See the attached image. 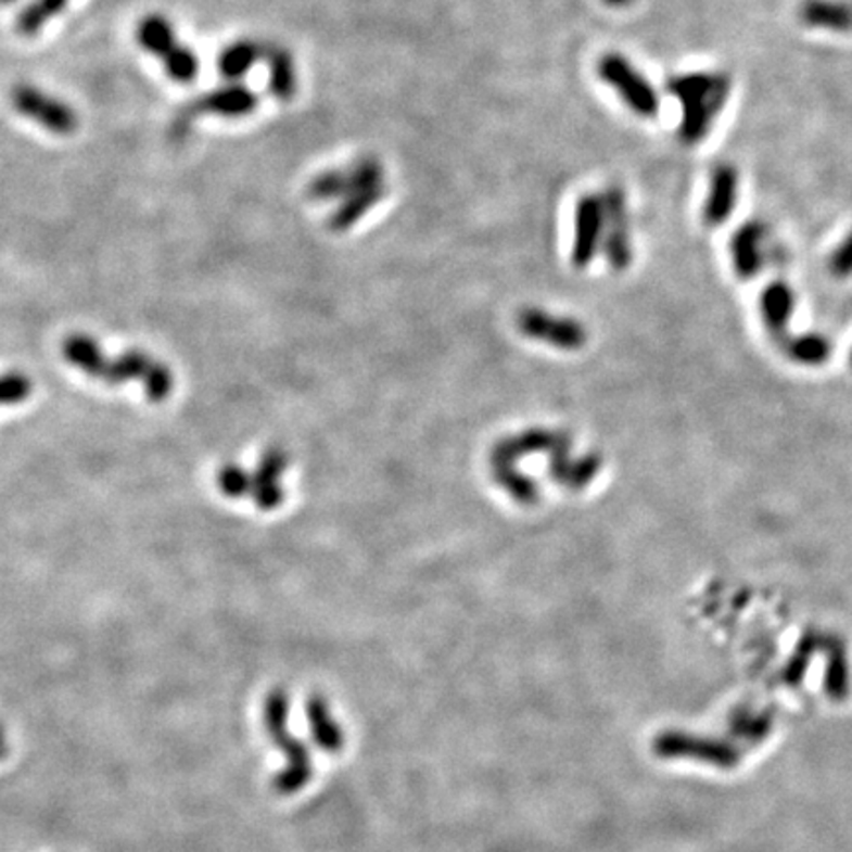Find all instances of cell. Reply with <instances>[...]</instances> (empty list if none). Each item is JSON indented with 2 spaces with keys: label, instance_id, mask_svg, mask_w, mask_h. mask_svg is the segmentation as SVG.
Returning <instances> with one entry per match:
<instances>
[{
  "label": "cell",
  "instance_id": "obj_1",
  "mask_svg": "<svg viewBox=\"0 0 852 852\" xmlns=\"http://www.w3.org/2000/svg\"><path fill=\"white\" fill-rule=\"evenodd\" d=\"M667 93L679 103L677 137L683 144H699L711 135L733 93V79L723 72H687L670 77Z\"/></svg>",
  "mask_w": 852,
  "mask_h": 852
},
{
  "label": "cell",
  "instance_id": "obj_2",
  "mask_svg": "<svg viewBox=\"0 0 852 852\" xmlns=\"http://www.w3.org/2000/svg\"><path fill=\"white\" fill-rule=\"evenodd\" d=\"M65 357L81 367L86 373L98 378L99 381H107L111 385H117L123 381L137 379L144 383L147 395L152 400H163L168 397L173 389L170 371L161 366V361H154L152 357L142 352H129L125 356L115 357L107 361L99 345L89 340L86 335H74L64 345Z\"/></svg>",
  "mask_w": 852,
  "mask_h": 852
},
{
  "label": "cell",
  "instance_id": "obj_3",
  "mask_svg": "<svg viewBox=\"0 0 852 852\" xmlns=\"http://www.w3.org/2000/svg\"><path fill=\"white\" fill-rule=\"evenodd\" d=\"M291 699L287 690L272 689L263 702V724L272 745L287 755V766L272 779V788L281 796L298 793L313 777L310 750L289 728Z\"/></svg>",
  "mask_w": 852,
  "mask_h": 852
},
{
  "label": "cell",
  "instance_id": "obj_4",
  "mask_svg": "<svg viewBox=\"0 0 852 852\" xmlns=\"http://www.w3.org/2000/svg\"><path fill=\"white\" fill-rule=\"evenodd\" d=\"M144 52L163 60L164 69L176 84H192L200 74V60L190 46L180 42L174 26L163 14L144 16L135 30Z\"/></svg>",
  "mask_w": 852,
  "mask_h": 852
},
{
  "label": "cell",
  "instance_id": "obj_5",
  "mask_svg": "<svg viewBox=\"0 0 852 852\" xmlns=\"http://www.w3.org/2000/svg\"><path fill=\"white\" fill-rule=\"evenodd\" d=\"M596 74L606 86L614 91L622 103L641 119L658 117L661 109L658 89L644 76L636 65L620 52H606L598 64Z\"/></svg>",
  "mask_w": 852,
  "mask_h": 852
},
{
  "label": "cell",
  "instance_id": "obj_6",
  "mask_svg": "<svg viewBox=\"0 0 852 852\" xmlns=\"http://www.w3.org/2000/svg\"><path fill=\"white\" fill-rule=\"evenodd\" d=\"M287 470V456L281 450H269L259 468L249 474L238 466H226L217 482L229 497L251 496L260 509H275L282 501L281 475Z\"/></svg>",
  "mask_w": 852,
  "mask_h": 852
},
{
  "label": "cell",
  "instance_id": "obj_7",
  "mask_svg": "<svg viewBox=\"0 0 852 852\" xmlns=\"http://www.w3.org/2000/svg\"><path fill=\"white\" fill-rule=\"evenodd\" d=\"M11 101L18 115L38 123L42 129L58 137H69L79 127L74 107L30 84L14 87Z\"/></svg>",
  "mask_w": 852,
  "mask_h": 852
},
{
  "label": "cell",
  "instance_id": "obj_8",
  "mask_svg": "<svg viewBox=\"0 0 852 852\" xmlns=\"http://www.w3.org/2000/svg\"><path fill=\"white\" fill-rule=\"evenodd\" d=\"M385 182V168L376 156H361L356 163L326 170V173L314 176L313 180L306 186V198L313 202H328V200H344L345 195Z\"/></svg>",
  "mask_w": 852,
  "mask_h": 852
},
{
  "label": "cell",
  "instance_id": "obj_9",
  "mask_svg": "<svg viewBox=\"0 0 852 852\" xmlns=\"http://www.w3.org/2000/svg\"><path fill=\"white\" fill-rule=\"evenodd\" d=\"M653 752L665 760L687 758L716 767H734L740 764V750L730 742L677 730L659 734L653 742Z\"/></svg>",
  "mask_w": 852,
  "mask_h": 852
},
{
  "label": "cell",
  "instance_id": "obj_10",
  "mask_svg": "<svg viewBox=\"0 0 852 852\" xmlns=\"http://www.w3.org/2000/svg\"><path fill=\"white\" fill-rule=\"evenodd\" d=\"M257 107H259V96L253 89H249L243 84H227L217 87L214 91H207L202 98L195 99L194 103H190L183 111L182 117L176 120L174 130L178 132L180 129H188V125L195 117L216 115L226 119H239L255 113Z\"/></svg>",
  "mask_w": 852,
  "mask_h": 852
},
{
  "label": "cell",
  "instance_id": "obj_11",
  "mask_svg": "<svg viewBox=\"0 0 852 852\" xmlns=\"http://www.w3.org/2000/svg\"><path fill=\"white\" fill-rule=\"evenodd\" d=\"M738 183H740V176L734 164L721 163L712 168L709 194L704 202L707 224L719 226L730 217L738 200Z\"/></svg>",
  "mask_w": 852,
  "mask_h": 852
},
{
  "label": "cell",
  "instance_id": "obj_12",
  "mask_svg": "<svg viewBox=\"0 0 852 852\" xmlns=\"http://www.w3.org/2000/svg\"><path fill=\"white\" fill-rule=\"evenodd\" d=\"M606 221L605 198L586 194L576 204V247L578 259H588L600 241Z\"/></svg>",
  "mask_w": 852,
  "mask_h": 852
},
{
  "label": "cell",
  "instance_id": "obj_13",
  "mask_svg": "<svg viewBox=\"0 0 852 852\" xmlns=\"http://www.w3.org/2000/svg\"><path fill=\"white\" fill-rule=\"evenodd\" d=\"M799 21L810 28L851 33L852 7L844 0H803L799 4Z\"/></svg>",
  "mask_w": 852,
  "mask_h": 852
},
{
  "label": "cell",
  "instance_id": "obj_14",
  "mask_svg": "<svg viewBox=\"0 0 852 852\" xmlns=\"http://www.w3.org/2000/svg\"><path fill=\"white\" fill-rule=\"evenodd\" d=\"M387 194V183H376V186H367L361 190H356L349 195H345L340 205L332 212V216L328 219L330 229H334L338 233L347 231L349 227L356 226L361 217L369 214L376 205L385 198Z\"/></svg>",
  "mask_w": 852,
  "mask_h": 852
},
{
  "label": "cell",
  "instance_id": "obj_15",
  "mask_svg": "<svg viewBox=\"0 0 852 852\" xmlns=\"http://www.w3.org/2000/svg\"><path fill=\"white\" fill-rule=\"evenodd\" d=\"M306 719L314 742L328 754H338L344 748V730L334 719L325 697L313 695L306 702Z\"/></svg>",
  "mask_w": 852,
  "mask_h": 852
},
{
  "label": "cell",
  "instance_id": "obj_16",
  "mask_svg": "<svg viewBox=\"0 0 852 852\" xmlns=\"http://www.w3.org/2000/svg\"><path fill=\"white\" fill-rule=\"evenodd\" d=\"M269 43L257 40H238L229 43L221 54L217 55V69L226 79H241L253 65L265 60Z\"/></svg>",
  "mask_w": 852,
  "mask_h": 852
},
{
  "label": "cell",
  "instance_id": "obj_17",
  "mask_svg": "<svg viewBox=\"0 0 852 852\" xmlns=\"http://www.w3.org/2000/svg\"><path fill=\"white\" fill-rule=\"evenodd\" d=\"M265 62L269 67V91L270 96L279 99L282 103L292 101L296 96V67L292 60L291 52L281 46H267Z\"/></svg>",
  "mask_w": 852,
  "mask_h": 852
},
{
  "label": "cell",
  "instance_id": "obj_18",
  "mask_svg": "<svg viewBox=\"0 0 852 852\" xmlns=\"http://www.w3.org/2000/svg\"><path fill=\"white\" fill-rule=\"evenodd\" d=\"M827 649V671H825V692L835 702H842L851 695V667L847 649L839 637H831L825 644Z\"/></svg>",
  "mask_w": 852,
  "mask_h": 852
},
{
  "label": "cell",
  "instance_id": "obj_19",
  "mask_svg": "<svg viewBox=\"0 0 852 852\" xmlns=\"http://www.w3.org/2000/svg\"><path fill=\"white\" fill-rule=\"evenodd\" d=\"M69 4V0H34L28 7L22 9L16 18V30L22 36H36L43 28V24L52 21Z\"/></svg>",
  "mask_w": 852,
  "mask_h": 852
},
{
  "label": "cell",
  "instance_id": "obj_20",
  "mask_svg": "<svg viewBox=\"0 0 852 852\" xmlns=\"http://www.w3.org/2000/svg\"><path fill=\"white\" fill-rule=\"evenodd\" d=\"M772 730L770 714H750V712H736L733 716V733L742 736L750 742L764 740Z\"/></svg>",
  "mask_w": 852,
  "mask_h": 852
},
{
  "label": "cell",
  "instance_id": "obj_21",
  "mask_svg": "<svg viewBox=\"0 0 852 852\" xmlns=\"http://www.w3.org/2000/svg\"><path fill=\"white\" fill-rule=\"evenodd\" d=\"M817 646H819V644H817L813 637H808V639L799 646L798 653L789 661L788 671H786V683H788V685L798 687L801 679H803V675H805V671L810 667L811 656L815 653Z\"/></svg>",
  "mask_w": 852,
  "mask_h": 852
},
{
  "label": "cell",
  "instance_id": "obj_22",
  "mask_svg": "<svg viewBox=\"0 0 852 852\" xmlns=\"http://www.w3.org/2000/svg\"><path fill=\"white\" fill-rule=\"evenodd\" d=\"M832 270L839 275H851L852 272V233L842 241L841 247L832 255Z\"/></svg>",
  "mask_w": 852,
  "mask_h": 852
},
{
  "label": "cell",
  "instance_id": "obj_23",
  "mask_svg": "<svg viewBox=\"0 0 852 852\" xmlns=\"http://www.w3.org/2000/svg\"><path fill=\"white\" fill-rule=\"evenodd\" d=\"M28 389H30V383L26 379L7 378L4 379V387H2L4 400L7 403H18V400L24 399L28 395Z\"/></svg>",
  "mask_w": 852,
  "mask_h": 852
},
{
  "label": "cell",
  "instance_id": "obj_24",
  "mask_svg": "<svg viewBox=\"0 0 852 852\" xmlns=\"http://www.w3.org/2000/svg\"><path fill=\"white\" fill-rule=\"evenodd\" d=\"M602 2L612 9H626L634 0H602Z\"/></svg>",
  "mask_w": 852,
  "mask_h": 852
},
{
  "label": "cell",
  "instance_id": "obj_25",
  "mask_svg": "<svg viewBox=\"0 0 852 852\" xmlns=\"http://www.w3.org/2000/svg\"><path fill=\"white\" fill-rule=\"evenodd\" d=\"M4 2H7V4H11V2H14V0H4Z\"/></svg>",
  "mask_w": 852,
  "mask_h": 852
}]
</instances>
